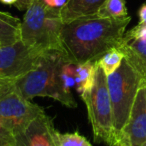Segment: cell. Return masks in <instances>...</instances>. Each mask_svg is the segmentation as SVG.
Segmentation results:
<instances>
[{
    "label": "cell",
    "mask_w": 146,
    "mask_h": 146,
    "mask_svg": "<svg viewBox=\"0 0 146 146\" xmlns=\"http://www.w3.org/2000/svg\"><path fill=\"white\" fill-rule=\"evenodd\" d=\"M131 17L123 19L86 16L63 23L61 42L68 58L75 64L97 61L116 48Z\"/></svg>",
    "instance_id": "cell-1"
},
{
    "label": "cell",
    "mask_w": 146,
    "mask_h": 146,
    "mask_svg": "<svg viewBox=\"0 0 146 146\" xmlns=\"http://www.w3.org/2000/svg\"><path fill=\"white\" fill-rule=\"evenodd\" d=\"M62 26L60 9L50 8L41 0H32L21 22V40L41 51L65 52L61 42Z\"/></svg>",
    "instance_id": "cell-2"
},
{
    "label": "cell",
    "mask_w": 146,
    "mask_h": 146,
    "mask_svg": "<svg viewBox=\"0 0 146 146\" xmlns=\"http://www.w3.org/2000/svg\"><path fill=\"white\" fill-rule=\"evenodd\" d=\"M141 76L124 59L120 67L107 76V86L113 113V124L119 145L120 135L131 113L138 90L143 83Z\"/></svg>",
    "instance_id": "cell-3"
},
{
    "label": "cell",
    "mask_w": 146,
    "mask_h": 146,
    "mask_svg": "<svg viewBox=\"0 0 146 146\" xmlns=\"http://www.w3.org/2000/svg\"><path fill=\"white\" fill-rule=\"evenodd\" d=\"M82 100L86 104L94 140L96 142H105L110 146H117L107 76L99 65L96 69L93 86Z\"/></svg>",
    "instance_id": "cell-4"
},
{
    "label": "cell",
    "mask_w": 146,
    "mask_h": 146,
    "mask_svg": "<svg viewBox=\"0 0 146 146\" xmlns=\"http://www.w3.org/2000/svg\"><path fill=\"white\" fill-rule=\"evenodd\" d=\"M44 110L24 98L15 83L0 82V121L14 135L21 133Z\"/></svg>",
    "instance_id": "cell-5"
},
{
    "label": "cell",
    "mask_w": 146,
    "mask_h": 146,
    "mask_svg": "<svg viewBox=\"0 0 146 146\" xmlns=\"http://www.w3.org/2000/svg\"><path fill=\"white\" fill-rule=\"evenodd\" d=\"M44 52L28 46L22 40L0 46V82L16 83L36 68Z\"/></svg>",
    "instance_id": "cell-6"
},
{
    "label": "cell",
    "mask_w": 146,
    "mask_h": 146,
    "mask_svg": "<svg viewBox=\"0 0 146 146\" xmlns=\"http://www.w3.org/2000/svg\"><path fill=\"white\" fill-rule=\"evenodd\" d=\"M61 53L58 50H48L43 53L36 68L15 83L17 91L24 98L53 97V77L57 61Z\"/></svg>",
    "instance_id": "cell-7"
},
{
    "label": "cell",
    "mask_w": 146,
    "mask_h": 146,
    "mask_svg": "<svg viewBox=\"0 0 146 146\" xmlns=\"http://www.w3.org/2000/svg\"><path fill=\"white\" fill-rule=\"evenodd\" d=\"M118 146H146V82L141 84L136 94Z\"/></svg>",
    "instance_id": "cell-8"
},
{
    "label": "cell",
    "mask_w": 146,
    "mask_h": 146,
    "mask_svg": "<svg viewBox=\"0 0 146 146\" xmlns=\"http://www.w3.org/2000/svg\"><path fill=\"white\" fill-rule=\"evenodd\" d=\"M118 48L124 59L146 82V26L137 24L124 33Z\"/></svg>",
    "instance_id": "cell-9"
},
{
    "label": "cell",
    "mask_w": 146,
    "mask_h": 146,
    "mask_svg": "<svg viewBox=\"0 0 146 146\" xmlns=\"http://www.w3.org/2000/svg\"><path fill=\"white\" fill-rule=\"evenodd\" d=\"M75 63L65 53H61L54 71L52 98L69 108L76 107V101L71 92V88L75 87Z\"/></svg>",
    "instance_id": "cell-10"
},
{
    "label": "cell",
    "mask_w": 146,
    "mask_h": 146,
    "mask_svg": "<svg viewBox=\"0 0 146 146\" xmlns=\"http://www.w3.org/2000/svg\"><path fill=\"white\" fill-rule=\"evenodd\" d=\"M53 128L52 119L42 112L24 131L15 135L17 146H55L52 138Z\"/></svg>",
    "instance_id": "cell-11"
},
{
    "label": "cell",
    "mask_w": 146,
    "mask_h": 146,
    "mask_svg": "<svg viewBox=\"0 0 146 146\" xmlns=\"http://www.w3.org/2000/svg\"><path fill=\"white\" fill-rule=\"evenodd\" d=\"M105 0H67L66 4L60 9L63 23L86 16H95Z\"/></svg>",
    "instance_id": "cell-12"
},
{
    "label": "cell",
    "mask_w": 146,
    "mask_h": 146,
    "mask_svg": "<svg viewBox=\"0 0 146 146\" xmlns=\"http://www.w3.org/2000/svg\"><path fill=\"white\" fill-rule=\"evenodd\" d=\"M97 61H87L76 64L75 68V89L83 99L86 94L91 90L95 80Z\"/></svg>",
    "instance_id": "cell-13"
},
{
    "label": "cell",
    "mask_w": 146,
    "mask_h": 146,
    "mask_svg": "<svg viewBox=\"0 0 146 146\" xmlns=\"http://www.w3.org/2000/svg\"><path fill=\"white\" fill-rule=\"evenodd\" d=\"M21 21L7 12L0 11V46L21 40Z\"/></svg>",
    "instance_id": "cell-14"
},
{
    "label": "cell",
    "mask_w": 146,
    "mask_h": 146,
    "mask_svg": "<svg viewBox=\"0 0 146 146\" xmlns=\"http://www.w3.org/2000/svg\"><path fill=\"white\" fill-rule=\"evenodd\" d=\"M95 16L100 18L123 19L128 17L125 0H105Z\"/></svg>",
    "instance_id": "cell-15"
},
{
    "label": "cell",
    "mask_w": 146,
    "mask_h": 146,
    "mask_svg": "<svg viewBox=\"0 0 146 146\" xmlns=\"http://www.w3.org/2000/svg\"><path fill=\"white\" fill-rule=\"evenodd\" d=\"M52 138L55 146H92L91 143L78 131L61 133L54 127L52 129Z\"/></svg>",
    "instance_id": "cell-16"
},
{
    "label": "cell",
    "mask_w": 146,
    "mask_h": 146,
    "mask_svg": "<svg viewBox=\"0 0 146 146\" xmlns=\"http://www.w3.org/2000/svg\"><path fill=\"white\" fill-rule=\"evenodd\" d=\"M124 60V55L118 48H113L106 52L98 60V65L101 67L106 76L114 73L121 65Z\"/></svg>",
    "instance_id": "cell-17"
},
{
    "label": "cell",
    "mask_w": 146,
    "mask_h": 146,
    "mask_svg": "<svg viewBox=\"0 0 146 146\" xmlns=\"http://www.w3.org/2000/svg\"><path fill=\"white\" fill-rule=\"evenodd\" d=\"M0 146H17L14 133L6 128L0 130Z\"/></svg>",
    "instance_id": "cell-18"
},
{
    "label": "cell",
    "mask_w": 146,
    "mask_h": 146,
    "mask_svg": "<svg viewBox=\"0 0 146 146\" xmlns=\"http://www.w3.org/2000/svg\"><path fill=\"white\" fill-rule=\"evenodd\" d=\"M46 6L54 9H61L65 4L67 0H41Z\"/></svg>",
    "instance_id": "cell-19"
},
{
    "label": "cell",
    "mask_w": 146,
    "mask_h": 146,
    "mask_svg": "<svg viewBox=\"0 0 146 146\" xmlns=\"http://www.w3.org/2000/svg\"><path fill=\"white\" fill-rule=\"evenodd\" d=\"M138 17H139V23L138 24L146 26V3H143L140 6L139 10H138Z\"/></svg>",
    "instance_id": "cell-20"
},
{
    "label": "cell",
    "mask_w": 146,
    "mask_h": 146,
    "mask_svg": "<svg viewBox=\"0 0 146 146\" xmlns=\"http://www.w3.org/2000/svg\"><path fill=\"white\" fill-rule=\"evenodd\" d=\"M31 1L32 0H18V2L16 4V7L18 10L20 11H26V9L29 7Z\"/></svg>",
    "instance_id": "cell-21"
},
{
    "label": "cell",
    "mask_w": 146,
    "mask_h": 146,
    "mask_svg": "<svg viewBox=\"0 0 146 146\" xmlns=\"http://www.w3.org/2000/svg\"><path fill=\"white\" fill-rule=\"evenodd\" d=\"M0 2L6 5H14V6H16L18 0H0Z\"/></svg>",
    "instance_id": "cell-22"
}]
</instances>
